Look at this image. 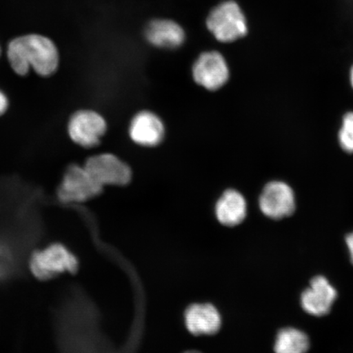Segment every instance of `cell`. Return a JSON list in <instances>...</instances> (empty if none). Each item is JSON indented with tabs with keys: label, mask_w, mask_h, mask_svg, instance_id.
I'll list each match as a JSON object with an SVG mask.
<instances>
[{
	"label": "cell",
	"mask_w": 353,
	"mask_h": 353,
	"mask_svg": "<svg viewBox=\"0 0 353 353\" xmlns=\"http://www.w3.org/2000/svg\"><path fill=\"white\" fill-rule=\"evenodd\" d=\"M8 63L19 76H26L30 70L43 77L52 76L59 68L60 57L51 39L39 34L21 35L8 43Z\"/></svg>",
	"instance_id": "1"
},
{
	"label": "cell",
	"mask_w": 353,
	"mask_h": 353,
	"mask_svg": "<svg viewBox=\"0 0 353 353\" xmlns=\"http://www.w3.org/2000/svg\"><path fill=\"white\" fill-rule=\"evenodd\" d=\"M207 28L216 39L232 43L246 37L250 32L248 19L241 7L228 0L212 10L206 21Z\"/></svg>",
	"instance_id": "2"
},
{
	"label": "cell",
	"mask_w": 353,
	"mask_h": 353,
	"mask_svg": "<svg viewBox=\"0 0 353 353\" xmlns=\"http://www.w3.org/2000/svg\"><path fill=\"white\" fill-rule=\"evenodd\" d=\"M78 268L76 256L61 244L51 245L38 250L30 259V272L41 281L52 279L65 272L74 273Z\"/></svg>",
	"instance_id": "3"
},
{
	"label": "cell",
	"mask_w": 353,
	"mask_h": 353,
	"mask_svg": "<svg viewBox=\"0 0 353 353\" xmlns=\"http://www.w3.org/2000/svg\"><path fill=\"white\" fill-rule=\"evenodd\" d=\"M103 190L85 166L72 165L65 172L57 197L65 204L83 203L99 196Z\"/></svg>",
	"instance_id": "4"
},
{
	"label": "cell",
	"mask_w": 353,
	"mask_h": 353,
	"mask_svg": "<svg viewBox=\"0 0 353 353\" xmlns=\"http://www.w3.org/2000/svg\"><path fill=\"white\" fill-rule=\"evenodd\" d=\"M107 129L103 117L92 110H81L74 113L68 126L70 139L85 148L99 145Z\"/></svg>",
	"instance_id": "5"
},
{
	"label": "cell",
	"mask_w": 353,
	"mask_h": 353,
	"mask_svg": "<svg viewBox=\"0 0 353 353\" xmlns=\"http://www.w3.org/2000/svg\"><path fill=\"white\" fill-rule=\"evenodd\" d=\"M83 166L101 188L125 186L132 179L130 167L113 154H95Z\"/></svg>",
	"instance_id": "6"
},
{
	"label": "cell",
	"mask_w": 353,
	"mask_h": 353,
	"mask_svg": "<svg viewBox=\"0 0 353 353\" xmlns=\"http://www.w3.org/2000/svg\"><path fill=\"white\" fill-rule=\"evenodd\" d=\"M192 77L197 85L210 91H215L226 85L230 70L224 57L219 52H203L192 68Z\"/></svg>",
	"instance_id": "7"
},
{
	"label": "cell",
	"mask_w": 353,
	"mask_h": 353,
	"mask_svg": "<svg viewBox=\"0 0 353 353\" xmlns=\"http://www.w3.org/2000/svg\"><path fill=\"white\" fill-rule=\"evenodd\" d=\"M295 196L293 189L281 181H273L264 187L260 195L259 209L266 217L280 220L294 214Z\"/></svg>",
	"instance_id": "8"
},
{
	"label": "cell",
	"mask_w": 353,
	"mask_h": 353,
	"mask_svg": "<svg viewBox=\"0 0 353 353\" xmlns=\"http://www.w3.org/2000/svg\"><path fill=\"white\" fill-rule=\"evenodd\" d=\"M184 324L194 336H212L223 327V316L209 302L194 303L184 312Z\"/></svg>",
	"instance_id": "9"
},
{
	"label": "cell",
	"mask_w": 353,
	"mask_h": 353,
	"mask_svg": "<svg viewBox=\"0 0 353 353\" xmlns=\"http://www.w3.org/2000/svg\"><path fill=\"white\" fill-rule=\"evenodd\" d=\"M337 291L325 276H317L311 281L310 285L301 295V305L307 314L323 316L329 314Z\"/></svg>",
	"instance_id": "10"
},
{
	"label": "cell",
	"mask_w": 353,
	"mask_h": 353,
	"mask_svg": "<svg viewBox=\"0 0 353 353\" xmlns=\"http://www.w3.org/2000/svg\"><path fill=\"white\" fill-rule=\"evenodd\" d=\"M129 132L132 142L142 147L152 148L164 139L165 126L157 114L143 110L132 118Z\"/></svg>",
	"instance_id": "11"
},
{
	"label": "cell",
	"mask_w": 353,
	"mask_h": 353,
	"mask_svg": "<svg viewBox=\"0 0 353 353\" xmlns=\"http://www.w3.org/2000/svg\"><path fill=\"white\" fill-rule=\"evenodd\" d=\"M247 202L236 190L229 189L223 193L215 205L218 222L227 228H234L244 222L247 216Z\"/></svg>",
	"instance_id": "12"
},
{
	"label": "cell",
	"mask_w": 353,
	"mask_h": 353,
	"mask_svg": "<svg viewBox=\"0 0 353 353\" xmlns=\"http://www.w3.org/2000/svg\"><path fill=\"white\" fill-rule=\"evenodd\" d=\"M145 37L154 47L172 50L182 46L185 32L182 26L174 21L157 19L145 26Z\"/></svg>",
	"instance_id": "13"
},
{
	"label": "cell",
	"mask_w": 353,
	"mask_h": 353,
	"mask_svg": "<svg viewBox=\"0 0 353 353\" xmlns=\"http://www.w3.org/2000/svg\"><path fill=\"white\" fill-rule=\"evenodd\" d=\"M310 341L302 330L285 328L278 332L274 344L275 353H306Z\"/></svg>",
	"instance_id": "14"
},
{
	"label": "cell",
	"mask_w": 353,
	"mask_h": 353,
	"mask_svg": "<svg viewBox=\"0 0 353 353\" xmlns=\"http://www.w3.org/2000/svg\"><path fill=\"white\" fill-rule=\"evenodd\" d=\"M339 143L344 151L353 153V112L345 114L339 134Z\"/></svg>",
	"instance_id": "15"
},
{
	"label": "cell",
	"mask_w": 353,
	"mask_h": 353,
	"mask_svg": "<svg viewBox=\"0 0 353 353\" xmlns=\"http://www.w3.org/2000/svg\"><path fill=\"white\" fill-rule=\"evenodd\" d=\"M8 99L4 92L0 90V117L7 112L8 108Z\"/></svg>",
	"instance_id": "16"
},
{
	"label": "cell",
	"mask_w": 353,
	"mask_h": 353,
	"mask_svg": "<svg viewBox=\"0 0 353 353\" xmlns=\"http://www.w3.org/2000/svg\"><path fill=\"white\" fill-rule=\"evenodd\" d=\"M346 244L350 251L351 262L353 263V232L346 236Z\"/></svg>",
	"instance_id": "17"
},
{
	"label": "cell",
	"mask_w": 353,
	"mask_h": 353,
	"mask_svg": "<svg viewBox=\"0 0 353 353\" xmlns=\"http://www.w3.org/2000/svg\"><path fill=\"white\" fill-rule=\"evenodd\" d=\"M350 76V82H351V85H352V88H353V64H352V65L351 66Z\"/></svg>",
	"instance_id": "18"
},
{
	"label": "cell",
	"mask_w": 353,
	"mask_h": 353,
	"mask_svg": "<svg viewBox=\"0 0 353 353\" xmlns=\"http://www.w3.org/2000/svg\"><path fill=\"white\" fill-rule=\"evenodd\" d=\"M183 353H203V352H201V351H198V350H188V351L184 352Z\"/></svg>",
	"instance_id": "19"
},
{
	"label": "cell",
	"mask_w": 353,
	"mask_h": 353,
	"mask_svg": "<svg viewBox=\"0 0 353 353\" xmlns=\"http://www.w3.org/2000/svg\"><path fill=\"white\" fill-rule=\"evenodd\" d=\"M0 56H1V48H0Z\"/></svg>",
	"instance_id": "20"
}]
</instances>
